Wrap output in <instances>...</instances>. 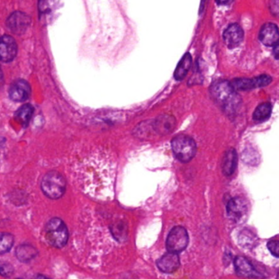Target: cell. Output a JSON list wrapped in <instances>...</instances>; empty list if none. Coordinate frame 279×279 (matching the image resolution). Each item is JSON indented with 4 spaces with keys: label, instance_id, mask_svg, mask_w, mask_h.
I'll return each instance as SVG.
<instances>
[{
    "label": "cell",
    "instance_id": "6da1fadb",
    "mask_svg": "<svg viewBox=\"0 0 279 279\" xmlns=\"http://www.w3.org/2000/svg\"><path fill=\"white\" fill-rule=\"evenodd\" d=\"M211 98L226 115L236 114L241 104V98L233 85L227 80H218L211 85Z\"/></svg>",
    "mask_w": 279,
    "mask_h": 279
},
{
    "label": "cell",
    "instance_id": "7a4b0ae2",
    "mask_svg": "<svg viewBox=\"0 0 279 279\" xmlns=\"http://www.w3.org/2000/svg\"><path fill=\"white\" fill-rule=\"evenodd\" d=\"M67 189V182L64 176L58 171H49L43 178L41 189L46 197L50 199H59L64 195Z\"/></svg>",
    "mask_w": 279,
    "mask_h": 279
},
{
    "label": "cell",
    "instance_id": "3957f363",
    "mask_svg": "<svg viewBox=\"0 0 279 279\" xmlns=\"http://www.w3.org/2000/svg\"><path fill=\"white\" fill-rule=\"evenodd\" d=\"M68 229L62 219L53 218L45 227V238L49 245L56 248H62L68 241Z\"/></svg>",
    "mask_w": 279,
    "mask_h": 279
},
{
    "label": "cell",
    "instance_id": "277c9868",
    "mask_svg": "<svg viewBox=\"0 0 279 279\" xmlns=\"http://www.w3.org/2000/svg\"><path fill=\"white\" fill-rule=\"evenodd\" d=\"M171 147L175 158L184 163L192 161L197 153L195 141L193 137L185 134H179L174 137Z\"/></svg>",
    "mask_w": 279,
    "mask_h": 279
},
{
    "label": "cell",
    "instance_id": "5b68a950",
    "mask_svg": "<svg viewBox=\"0 0 279 279\" xmlns=\"http://www.w3.org/2000/svg\"><path fill=\"white\" fill-rule=\"evenodd\" d=\"M189 233L182 226H176L171 229L166 240V249L169 252L179 253L186 249L189 244Z\"/></svg>",
    "mask_w": 279,
    "mask_h": 279
},
{
    "label": "cell",
    "instance_id": "8992f818",
    "mask_svg": "<svg viewBox=\"0 0 279 279\" xmlns=\"http://www.w3.org/2000/svg\"><path fill=\"white\" fill-rule=\"evenodd\" d=\"M228 217L235 223L240 224L246 219L248 213V205L242 197H236L228 201L226 206Z\"/></svg>",
    "mask_w": 279,
    "mask_h": 279
},
{
    "label": "cell",
    "instance_id": "52a82bcc",
    "mask_svg": "<svg viewBox=\"0 0 279 279\" xmlns=\"http://www.w3.org/2000/svg\"><path fill=\"white\" fill-rule=\"evenodd\" d=\"M272 82V77L268 75H261L257 77L247 79L238 78L233 80L231 84L236 90H250V89L267 86Z\"/></svg>",
    "mask_w": 279,
    "mask_h": 279
},
{
    "label": "cell",
    "instance_id": "ba28073f",
    "mask_svg": "<svg viewBox=\"0 0 279 279\" xmlns=\"http://www.w3.org/2000/svg\"><path fill=\"white\" fill-rule=\"evenodd\" d=\"M31 18L22 12H15L9 16L7 26L13 33L17 35L24 34L31 24Z\"/></svg>",
    "mask_w": 279,
    "mask_h": 279
},
{
    "label": "cell",
    "instance_id": "9c48e42d",
    "mask_svg": "<svg viewBox=\"0 0 279 279\" xmlns=\"http://www.w3.org/2000/svg\"><path fill=\"white\" fill-rule=\"evenodd\" d=\"M18 53V45L12 36H4L0 38V61L4 62L14 60Z\"/></svg>",
    "mask_w": 279,
    "mask_h": 279
},
{
    "label": "cell",
    "instance_id": "30bf717a",
    "mask_svg": "<svg viewBox=\"0 0 279 279\" xmlns=\"http://www.w3.org/2000/svg\"><path fill=\"white\" fill-rule=\"evenodd\" d=\"M30 84L24 80H16L9 89V97L14 102H25L31 95Z\"/></svg>",
    "mask_w": 279,
    "mask_h": 279
},
{
    "label": "cell",
    "instance_id": "8fae6325",
    "mask_svg": "<svg viewBox=\"0 0 279 279\" xmlns=\"http://www.w3.org/2000/svg\"><path fill=\"white\" fill-rule=\"evenodd\" d=\"M153 130L159 135H167L172 133L176 126V120L172 115H162L152 122Z\"/></svg>",
    "mask_w": 279,
    "mask_h": 279
},
{
    "label": "cell",
    "instance_id": "7c38bea8",
    "mask_svg": "<svg viewBox=\"0 0 279 279\" xmlns=\"http://www.w3.org/2000/svg\"><path fill=\"white\" fill-rule=\"evenodd\" d=\"M259 39L265 46L274 47L278 45L279 31L277 25L266 23L259 31Z\"/></svg>",
    "mask_w": 279,
    "mask_h": 279
},
{
    "label": "cell",
    "instance_id": "4fadbf2b",
    "mask_svg": "<svg viewBox=\"0 0 279 279\" xmlns=\"http://www.w3.org/2000/svg\"><path fill=\"white\" fill-rule=\"evenodd\" d=\"M224 41L229 49H233L242 42L244 38L243 30L237 23L228 26L224 32Z\"/></svg>",
    "mask_w": 279,
    "mask_h": 279
},
{
    "label": "cell",
    "instance_id": "5bb4252c",
    "mask_svg": "<svg viewBox=\"0 0 279 279\" xmlns=\"http://www.w3.org/2000/svg\"><path fill=\"white\" fill-rule=\"evenodd\" d=\"M158 267L165 273H173L180 268V257L177 253L168 252L158 260Z\"/></svg>",
    "mask_w": 279,
    "mask_h": 279
},
{
    "label": "cell",
    "instance_id": "9a60e30c",
    "mask_svg": "<svg viewBox=\"0 0 279 279\" xmlns=\"http://www.w3.org/2000/svg\"><path fill=\"white\" fill-rule=\"evenodd\" d=\"M235 269L241 277H259L261 275L245 257L237 256L234 259Z\"/></svg>",
    "mask_w": 279,
    "mask_h": 279
},
{
    "label": "cell",
    "instance_id": "2e32d148",
    "mask_svg": "<svg viewBox=\"0 0 279 279\" xmlns=\"http://www.w3.org/2000/svg\"><path fill=\"white\" fill-rule=\"evenodd\" d=\"M237 166V153L234 149H229L222 159V172L225 176L233 175Z\"/></svg>",
    "mask_w": 279,
    "mask_h": 279
},
{
    "label": "cell",
    "instance_id": "e0dca14e",
    "mask_svg": "<svg viewBox=\"0 0 279 279\" xmlns=\"http://www.w3.org/2000/svg\"><path fill=\"white\" fill-rule=\"evenodd\" d=\"M37 255H38L37 249L35 246L27 244L20 245L16 250V255L18 257V259L24 263L31 261L35 259Z\"/></svg>",
    "mask_w": 279,
    "mask_h": 279
},
{
    "label": "cell",
    "instance_id": "ac0fdd59",
    "mask_svg": "<svg viewBox=\"0 0 279 279\" xmlns=\"http://www.w3.org/2000/svg\"><path fill=\"white\" fill-rule=\"evenodd\" d=\"M191 66H192V57H191L190 53H186L181 58V60L180 61L177 67L175 69V73H174V77L175 78V80H184L189 72Z\"/></svg>",
    "mask_w": 279,
    "mask_h": 279
},
{
    "label": "cell",
    "instance_id": "d6986e66",
    "mask_svg": "<svg viewBox=\"0 0 279 279\" xmlns=\"http://www.w3.org/2000/svg\"><path fill=\"white\" fill-rule=\"evenodd\" d=\"M33 113V106L31 104H25L18 109V111L16 112L15 117L18 121L23 124V126H27Z\"/></svg>",
    "mask_w": 279,
    "mask_h": 279
},
{
    "label": "cell",
    "instance_id": "ffe728a7",
    "mask_svg": "<svg viewBox=\"0 0 279 279\" xmlns=\"http://www.w3.org/2000/svg\"><path fill=\"white\" fill-rule=\"evenodd\" d=\"M271 113H272V105L269 102H264L257 106L253 113V119L256 121H264L269 118Z\"/></svg>",
    "mask_w": 279,
    "mask_h": 279
},
{
    "label": "cell",
    "instance_id": "44dd1931",
    "mask_svg": "<svg viewBox=\"0 0 279 279\" xmlns=\"http://www.w3.org/2000/svg\"><path fill=\"white\" fill-rule=\"evenodd\" d=\"M14 244V237L11 233H0V255L10 251Z\"/></svg>",
    "mask_w": 279,
    "mask_h": 279
},
{
    "label": "cell",
    "instance_id": "7402d4cb",
    "mask_svg": "<svg viewBox=\"0 0 279 279\" xmlns=\"http://www.w3.org/2000/svg\"><path fill=\"white\" fill-rule=\"evenodd\" d=\"M257 239L255 234L250 231L245 229L239 235V242L241 246L246 248H251L255 246Z\"/></svg>",
    "mask_w": 279,
    "mask_h": 279
},
{
    "label": "cell",
    "instance_id": "603a6c76",
    "mask_svg": "<svg viewBox=\"0 0 279 279\" xmlns=\"http://www.w3.org/2000/svg\"><path fill=\"white\" fill-rule=\"evenodd\" d=\"M111 233L114 237L118 241H123L126 239L127 237V225L124 222L120 221L115 223L111 228Z\"/></svg>",
    "mask_w": 279,
    "mask_h": 279
},
{
    "label": "cell",
    "instance_id": "cb8c5ba5",
    "mask_svg": "<svg viewBox=\"0 0 279 279\" xmlns=\"http://www.w3.org/2000/svg\"><path fill=\"white\" fill-rule=\"evenodd\" d=\"M14 268L11 264L0 263V275L3 277H9L14 273Z\"/></svg>",
    "mask_w": 279,
    "mask_h": 279
},
{
    "label": "cell",
    "instance_id": "d4e9b609",
    "mask_svg": "<svg viewBox=\"0 0 279 279\" xmlns=\"http://www.w3.org/2000/svg\"><path fill=\"white\" fill-rule=\"evenodd\" d=\"M278 241L277 240H271L268 242V249L275 257H278Z\"/></svg>",
    "mask_w": 279,
    "mask_h": 279
},
{
    "label": "cell",
    "instance_id": "484cf974",
    "mask_svg": "<svg viewBox=\"0 0 279 279\" xmlns=\"http://www.w3.org/2000/svg\"><path fill=\"white\" fill-rule=\"evenodd\" d=\"M269 9L271 14L277 17L279 13V0H270L269 1Z\"/></svg>",
    "mask_w": 279,
    "mask_h": 279
},
{
    "label": "cell",
    "instance_id": "4316f807",
    "mask_svg": "<svg viewBox=\"0 0 279 279\" xmlns=\"http://www.w3.org/2000/svg\"><path fill=\"white\" fill-rule=\"evenodd\" d=\"M232 1L233 0H216V3L219 5H229Z\"/></svg>",
    "mask_w": 279,
    "mask_h": 279
},
{
    "label": "cell",
    "instance_id": "83f0119b",
    "mask_svg": "<svg viewBox=\"0 0 279 279\" xmlns=\"http://www.w3.org/2000/svg\"><path fill=\"white\" fill-rule=\"evenodd\" d=\"M273 48V50H274V56L275 58L276 59H278V45H275L274 47H272Z\"/></svg>",
    "mask_w": 279,
    "mask_h": 279
},
{
    "label": "cell",
    "instance_id": "f1b7e54d",
    "mask_svg": "<svg viewBox=\"0 0 279 279\" xmlns=\"http://www.w3.org/2000/svg\"><path fill=\"white\" fill-rule=\"evenodd\" d=\"M2 80H3V71L2 70H1V67H0V84H1V82H2Z\"/></svg>",
    "mask_w": 279,
    "mask_h": 279
}]
</instances>
